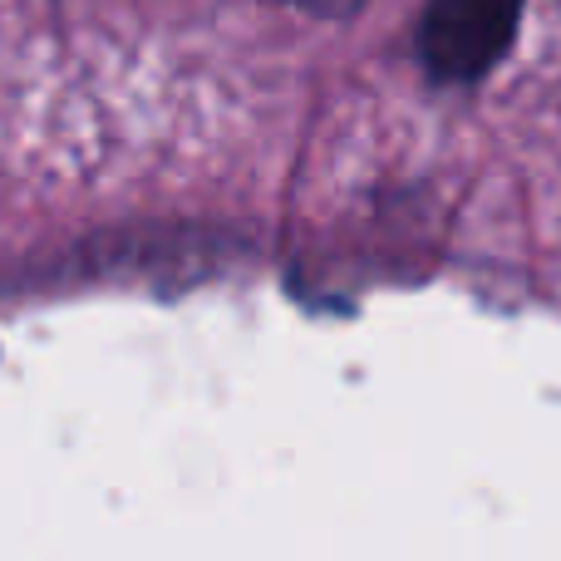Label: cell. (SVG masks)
<instances>
[{
    "label": "cell",
    "mask_w": 561,
    "mask_h": 561,
    "mask_svg": "<svg viewBox=\"0 0 561 561\" xmlns=\"http://www.w3.org/2000/svg\"><path fill=\"white\" fill-rule=\"evenodd\" d=\"M523 0H428L419 20V55L434 79L473 84L507 55Z\"/></svg>",
    "instance_id": "obj_1"
},
{
    "label": "cell",
    "mask_w": 561,
    "mask_h": 561,
    "mask_svg": "<svg viewBox=\"0 0 561 561\" xmlns=\"http://www.w3.org/2000/svg\"><path fill=\"white\" fill-rule=\"evenodd\" d=\"M296 10H310V15H325V20H340V15H355L365 0H286Z\"/></svg>",
    "instance_id": "obj_2"
}]
</instances>
